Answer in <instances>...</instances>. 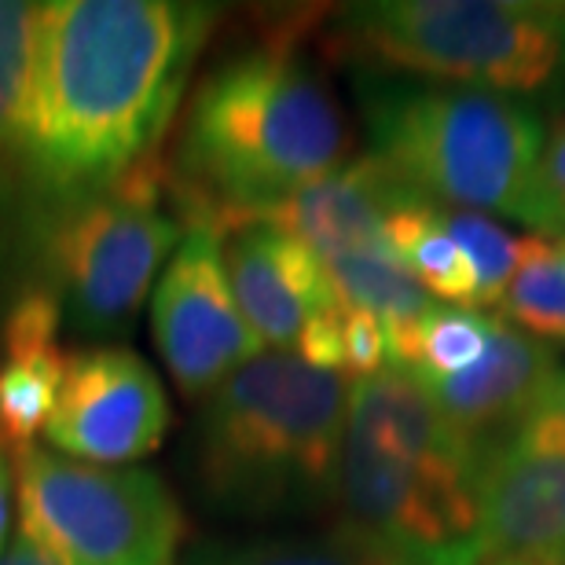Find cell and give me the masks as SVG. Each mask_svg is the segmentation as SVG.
<instances>
[{
    "mask_svg": "<svg viewBox=\"0 0 565 565\" xmlns=\"http://www.w3.org/2000/svg\"><path fill=\"white\" fill-rule=\"evenodd\" d=\"M63 309L49 287L19 294L0 327V445L11 456L33 445L60 401L66 353L60 349Z\"/></svg>",
    "mask_w": 565,
    "mask_h": 565,
    "instance_id": "9a60e30c",
    "label": "cell"
},
{
    "mask_svg": "<svg viewBox=\"0 0 565 565\" xmlns=\"http://www.w3.org/2000/svg\"><path fill=\"white\" fill-rule=\"evenodd\" d=\"M154 345L184 397H210L232 371L265 353L235 305L221 232L191 224L151 301Z\"/></svg>",
    "mask_w": 565,
    "mask_h": 565,
    "instance_id": "9c48e42d",
    "label": "cell"
},
{
    "mask_svg": "<svg viewBox=\"0 0 565 565\" xmlns=\"http://www.w3.org/2000/svg\"><path fill=\"white\" fill-rule=\"evenodd\" d=\"M386 246L429 298L478 312V276L462 246L451 239L440 206L426 199H412L408 206H401L386 228Z\"/></svg>",
    "mask_w": 565,
    "mask_h": 565,
    "instance_id": "2e32d148",
    "label": "cell"
},
{
    "mask_svg": "<svg viewBox=\"0 0 565 565\" xmlns=\"http://www.w3.org/2000/svg\"><path fill=\"white\" fill-rule=\"evenodd\" d=\"M445 224H448L451 239L467 254L473 276H478V312L495 309V305L503 301L507 287H511L529 239H518V235L500 228L492 217L467 213V210H445Z\"/></svg>",
    "mask_w": 565,
    "mask_h": 565,
    "instance_id": "ffe728a7",
    "label": "cell"
},
{
    "mask_svg": "<svg viewBox=\"0 0 565 565\" xmlns=\"http://www.w3.org/2000/svg\"><path fill=\"white\" fill-rule=\"evenodd\" d=\"M0 565H60V562H55L44 547L33 544L30 536L15 533V540H11L8 551L0 555Z\"/></svg>",
    "mask_w": 565,
    "mask_h": 565,
    "instance_id": "484cf974",
    "label": "cell"
},
{
    "mask_svg": "<svg viewBox=\"0 0 565 565\" xmlns=\"http://www.w3.org/2000/svg\"><path fill=\"white\" fill-rule=\"evenodd\" d=\"M518 437L529 440V445L565 451V371L555 382V390L547 393V401L540 404V412L525 423V429Z\"/></svg>",
    "mask_w": 565,
    "mask_h": 565,
    "instance_id": "603a6c76",
    "label": "cell"
},
{
    "mask_svg": "<svg viewBox=\"0 0 565 565\" xmlns=\"http://www.w3.org/2000/svg\"><path fill=\"white\" fill-rule=\"evenodd\" d=\"M210 26L177 0L41 4L19 166L52 210L154 162Z\"/></svg>",
    "mask_w": 565,
    "mask_h": 565,
    "instance_id": "6da1fadb",
    "label": "cell"
},
{
    "mask_svg": "<svg viewBox=\"0 0 565 565\" xmlns=\"http://www.w3.org/2000/svg\"><path fill=\"white\" fill-rule=\"evenodd\" d=\"M495 316L473 309H437L426 316L415 342L412 371L423 379H448L473 367L489 349Z\"/></svg>",
    "mask_w": 565,
    "mask_h": 565,
    "instance_id": "d6986e66",
    "label": "cell"
},
{
    "mask_svg": "<svg viewBox=\"0 0 565 565\" xmlns=\"http://www.w3.org/2000/svg\"><path fill=\"white\" fill-rule=\"evenodd\" d=\"M224 268L262 349L294 353L305 323L338 305L320 257L276 224L250 221L224 246Z\"/></svg>",
    "mask_w": 565,
    "mask_h": 565,
    "instance_id": "4fadbf2b",
    "label": "cell"
},
{
    "mask_svg": "<svg viewBox=\"0 0 565 565\" xmlns=\"http://www.w3.org/2000/svg\"><path fill=\"white\" fill-rule=\"evenodd\" d=\"M19 533L60 565H177L184 514L140 467H96L30 445L15 451Z\"/></svg>",
    "mask_w": 565,
    "mask_h": 565,
    "instance_id": "8992f818",
    "label": "cell"
},
{
    "mask_svg": "<svg viewBox=\"0 0 565 565\" xmlns=\"http://www.w3.org/2000/svg\"><path fill=\"white\" fill-rule=\"evenodd\" d=\"M184 565H371L345 540H262V544H206Z\"/></svg>",
    "mask_w": 565,
    "mask_h": 565,
    "instance_id": "44dd1931",
    "label": "cell"
},
{
    "mask_svg": "<svg viewBox=\"0 0 565 565\" xmlns=\"http://www.w3.org/2000/svg\"><path fill=\"white\" fill-rule=\"evenodd\" d=\"M500 312L536 338L565 345V239L533 235L507 287Z\"/></svg>",
    "mask_w": 565,
    "mask_h": 565,
    "instance_id": "e0dca14e",
    "label": "cell"
},
{
    "mask_svg": "<svg viewBox=\"0 0 565 565\" xmlns=\"http://www.w3.org/2000/svg\"><path fill=\"white\" fill-rule=\"evenodd\" d=\"M390 364L386 331L371 312L345 309L342 316V375L371 379Z\"/></svg>",
    "mask_w": 565,
    "mask_h": 565,
    "instance_id": "7402d4cb",
    "label": "cell"
},
{
    "mask_svg": "<svg viewBox=\"0 0 565 565\" xmlns=\"http://www.w3.org/2000/svg\"><path fill=\"white\" fill-rule=\"evenodd\" d=\"M334 507L371 565H481L473 481H451L345 437Z\"/></svg>",
    "mask_w": 565,
    "mask_h": 565,
    "instance_id": "ba28073f",
    "label": "cell"
},
{
    "mask_svg": "<svg viewBox=\"0 0 565 565\" xmlns=\"http://www.w3.org/2000/svg\"><path fill=\"white\" fill-rule=\"evenodd\" d=\"M19 514L15 503V459L11 451L0 445V555L8 551V536H11V518Z\"/></svg>",
    "mask_w": 565,
    "mask_h": 565,
    "instance_id": "d4e9b609",
    "label": "cell"
},
{
    "mask_svg": "<svg viewBox=\"0 0 565 565\" xmlns=\"http://www.w3.org/2000/svg\"><path fill=\"white\" fill-rule=\"evenodd\" d=\"M419 199L404 180L375 154L345 162L320 184L305 188L279 206L257 213L254 221L276 224L323 262L367 250H386V228L393 213ZM250 224V221H246Z\"/></svg>",
    "mask_w": 565,
    "mask_h": 565,
    "instance_id": "5bb4252c",
    "label": "cell"
},
{
    "mask_svg": "<svg viewBox=\"0 0 565 565\" xmlns=\"http://www.w3.org/2000/svg\"><path fill=\"white\" fill-rule=\"evenodd\" d=\"M180 239V213L162 206L154 162L115 188L60 206L49 232V290L63 320L82 338L121 334Z\"/></svg>",
    "mask_w": 565,
    "mask_h": 565,
    "instance_id": "52a82bcc",
    "label": "cell"
},
{
    "mask_svg": "<svg viewBox=\"0 0 565 565\" xmlns=\"http://www.w3.org/2000/svg\"><path fill=\"white\" fill-rule=\"evenodd\" d=\"M558 379L562 367L555 353L495 316L489 349L478 364L459 375L423 382L434 393L440 415L456 429V437L481 462V456L522 434Z\"/></svg>",
    "mask_w": 565,
    "mask_h": 565,
    "instance_id": "7c38bea8",
    "label": "cell"
},
{
    "mask_svg": "<svg viewBox=\"0 0 565 565\" xmlns=\"http://www.w3.org/2000/svg\"><path fill=\"white\" fill-rule=\"evenodd\" d=\"M544 184H547L551 206H555L562 228H565V121H558V126L547 132V143H544Z\"/></svg>",
    "mask_w": 565,
    "mask_h": 565,
    "instance_id": "cb8c5ba5",
    "label": "cell"
},
{
    "mask_svg": "<svg viewBox=\"0 0 565 565\" xmlns=\"http://www.w3.org/2000/svg\"><path fill=\"white\" fill-rule=\"evenodd\" d=\"M41 4L0 0V169L19 162Z\"/></svg>",
    "mask_w": 565,
    "mask_h": 565,
    "instance_id": "ac0fdd59",
    "label": "cell"
},
{
    "mask_svg": "<svg viewBox=\"0 0 565 565\" xmlns=\"http://www.w3.org/2000/svg\"><path fill=\"white\" fill-rule=\"evenodd\" d=\"M169 397L147 360L126 345L66 353L60 401L44 426L52 451L96 467H126L162 445Z\"/></svg>",
    "mask_w": 565,
    "mask_h": 565,
    "instance_id": "30bf717a",
    "label": "cell"
},
{
    "mask_svg": "<svg viewBox=\"0 0 565 565\" xmlns=\"http://www.w3.org/2000/svg\"><path fill=\"white\" fill-rule=\"evenodd\" d=\"M349 129L320 74L290 49H250L195 88L177 143L173 195L191 224L254 221L338 173Z\"/></svg>",
    "mask_w": 565,
    "mask_h": 565,
    "instance_id": "7a4b0ae2",
    "label": "cell"
},
{
    "mask_svg": "<svg viewBox=\"0 0 565 565\" xmlns=\"http://www.w3.org/2000/svg\"><path fill=\"white\" fill-rule=\"evenodd\" d=\"M338 44L375 71L484 93H536L565 74L558 0H375L338 19Z\"/></svg>",
    "mask_w": 565,
    "mask_h": 565,
    "instance_id": "5b68a950",
    "label": "cell"
},
{
    "mask_svg": "<svg viewBox=\"0 0 565 565\" xmlns=\"http://www.w3.org/2000/svg\"><path fill=\"white\" fill-rule=\"evenodd\" d=\"M481 565H565V451L514 437L473 470Z\"/></svg>",
    "mask_w": 565,
    "mask_h": 565,
    "instance_id": "8fae6325",
    "label": "cell"
},
{
    "mask_svg": "<svg viewBox=\"0 0 565 565\" xmlns=\"http://www.w3.org/2000/svg\"><path fill=\"white\" fill-rule=\"evenodd\" d=\"M371 154L440 210L500 213L565 235L544 184L547 132L511 96L459 85L364 88Z\"/></svg>",
    "mask_w": 565,
    "mask_h": 565,
    "instance_id": "277c9868",
    "label": "cell"
},
{
    "mask_svg": "<svg viewBox=\"0 0 565 565\" xmlns=\"http://www.w3.org/2000/svg\"><path fill=\"white\" fill-rule=\"evenodd\" d=\"M353 382L265 349L206 397L195 423V481L213 507L246 518L334 503Z\"/></svg>",
    "mask_w": 565,
    "mask_h": 565,
    "instance_id": "3957f363",
    "label": "cell"
}]
</instances>
